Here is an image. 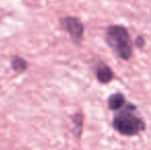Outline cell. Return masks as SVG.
Wrapping results in <instances>:
<instances>
[{
    "instance_id": "cell-1",
    "label": "cell",
    "mask_w": 151,
    "mask_h": 150,
    "mask_svg": "<svg viewBox=\"0 0 151 150\" xmlns=\"http://www.w3.org/2000/svg\"><path fill=\"white\" fill-rule=\"evenodd\" d=\"M106 42L112 47L117 56L123 60H129L133 55V42L129 31L120 25H112L106 30Z\"/></svg>"
},
{
    "instance_id": "cell-2",
    "label": "cell",
    "mask_w": 151,
    "mask_h": 150,
    "mask_svg": "<svg viewBox=\"0 0 151 150\" xmlns=\"http://www.w3.org/2000/svg\"><path fill=\"white\" fill-rule=\"evenodd\" d=\"M133 110L135 108L127 109L115 115L113 119V128L123 136H137L145 130V122L134 115Z\"/></svg>"
},
{
    "instance_id": "cell-3",
    "label": "cell",
    "mask_w": 151,
    "mask_h": 150,
    "mask_svg": "<svg viewBox=\"0 0 151 150\" xmlns=\"http://www.w3.org/2000/svg\"><path fill=\"white\" fill-rule=\"evenodd\" d=\"M60 25L62 29L70 35L74 43H81L84 34V26L79 19L76 17H64L60 19Z\"/></svg>"
},
{
    "instance_id": "cell-4",
    "label": "cell",
    "mask_w": 151,
    "mask_h": 150,
    "mask_svg": "<svg viewBox=\"0 0 151 150\" xmlns=\"http://www.w3.org/2000/svg\"><path fill=\"white\" fill-rule=\"evenodd\" d=\"M96 75H97L98 81L105 84L111 81L114 74L109 66H107L104 63H100L97 67V70H96Z\"/></svg>"
},
{
    "instance_id": "cell-5",
    "label": "cell",
    "mask_w": 151,
    "mask_h": 150,
    "mask_svg": "<svg viewBox=\"0 0 151 150\" xmlns=\"http://www.w3.org/2000/svg\"><path fill=\"white\" fill-rule=\"evenodd\" d=\"M10 66L17 74H22V73L26 72L28 70L29 63L22 57L14 56L12 58V61H10Z\"/></svg>"
},
{
    "instance_id": "cell-6",
    "label": "cell",
    "mask_w": 151,
    "mask_h": 150,
    "mask_svg": "<svg viewBox=\"0 0 151 150\" xmlns=\"http://www.w3.org/2000/svg\"><path fill=\"white\" fill-rule=\"evenodd\" d=\"M71 120H72V124H73V131L74 136L77 139H79L81 137L82 131H83V114L78 112L75 113L71 116Z\"/></svg>"
},
{
    "instance_id": "cell-7",
    "label": "cell",
    "mask_w": 151,
    "mask_h": 150,
    "mask_svg": "<svg viewBox=\"0 0 151 150\" xmlns=\"http://www.w3.org/2000/svg\"><path fill=\"white\" fill-rule=\"evenodd\" d=\"M125 104V98L122 94L120 93H116L109 97L108 99V107L111 110H119L121 107Z\"/></svg>"
},
{
    "instance_id": "cell-8",
    "label": "cell",
    "mask_w": 151,
    "mask_h": 150,
    "mask_svg": "<svg viewBox=\"0 0 151 150\" xmlns=\"http://www.w3.org/2000/svg\"><path fill=\"white\" fill-rule=\"evenodd\" d=\"M135 45L137 46V47H139V48L144 47V45H145V39H144V37L142 36V35H139V36L136 37Z\"/></svg>"
}]
</instances>
